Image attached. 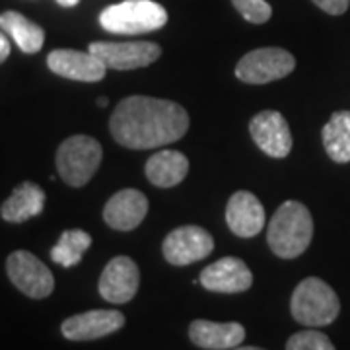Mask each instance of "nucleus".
Segmentation results:
<instances>
[{
  "label": "nucleus",
  "instance_id": "1",
  "mask_svg": "<svg viewBox=\"0 0 350 350\" xmlns=\"http://www.w3.org/2000/svg\"><path fill=\"white\" fill-rule=\"evenodd\" d=\"M189 131L183 105L150 96H129L117 103L109 119V133L117 144L131 150H150L172 144Z\"/></svg>",
  "mask_w": 350,
  "mask_h": 350
},
{
  "label": "nucleus",
  "instance_id": "2",
  "mask_svg": "<svg viewBox=\"0 0 350 350\" xmlns=\"http://www.w3.org/2000/svg\"><path fill=\"white\" fill-rule=\"evenodd\" d=\"M313 218L306 204L298 200L282 202L267 228V243L280 259H296L310 247Z\"/></svg>",
  "mask_w": 350,
  "mask_h": 350
},
{
  "label": "nucleus",
  "instance_id": "3",
  "mask_svg": "<svg viewBox=\"0 0 350 350\" xmlns=\"http://www.w3.org/2000/svg\"><path fill=\"white\" fill-rule=\"evenodd\" d=\"M292 317L306 327H323L333 323L340 312L335 290L325 280L310 276L296 286L290 301Z\"/></svg>",
  "mask_w": 350,
  "mask_h": 350
},
{
  "label": "nucleus",
  "instance_id": "4",
  "mask_svg": "<svg viewBox=\"0 0 350 350\" xmlns=\"http://www.w3.org/2000/svg\"><path fill=\"white\" fill-rule=\"evenodd\" d=\"M100 24L109 33L137 36L163 27L167 24V12L154 0H123L100 14Z\"/></svg>",
  "mask_w": 350,
  "mask_h": 350
},
{
  "label": "nucleus",
  "instance_id": "5",
  "mask_svg": "<svg viewBox=\"0 0 350 350\" xmlns=\"http://www.w3.org/2000/svg\"><path fill=\"white\" fill-rule=\"evenodd\" d=\"M101 144L88 135H75L63 140L57 150V172L70 187H84L101 163Z\"/></svg>",
  "mask_w": 350,
  "mask_h": 350
},
{
  "label": "nucleus",
  "instance_id": "6",
  "mask_svg": "<svg viewBox=\"0 0 350 350\" xmlns=\"http://www.w3.org/2000/svg\"><path fill=\"white\" fill-rule=\"evenodd\" d=\"M296 68L292 53L278 47H261L241 57L236 64V78L245 84H267L288 76Z\"/></svg>",
  "mask_w": 350,
  "mask_h": 350
},
{
  "label": "nucleus",
  "instance_id": "7",
  "mask_svg": "<svg viewBox=\"0 0 350 350\" xmlns=\"http://www.w3.org/2000/svg\"><path fill=\"white\" fill-rule=\"evenodd\" d=\"M6 273L14 286L33 300H43L55 290L49 267L29 251H14L6 259Z\"/></svg>",
  "mask_w": 350,
  "mask_h": 350
},
{
  "label": "nucleus",
  "instance_id": "8",
  "mask_svg": "<svg viewBox=\"0 0 350 350\" xmlns=\"http://www.w3.org/2000/svg\"><path fill=\"white\" fill-rule=\"evenodd\" d=\"M88 51L96 55L101 63L113 70H135L156 63L162 55L160 45L152 41H131V43H109L94 41Z\"/></svg>",
  "mask_w": 350,
  "mask_h": 350
},
{
  "label": "nucleus",
  "instance_id": "9",
  "mask_svg": "<svg viewBox=\"0 0 350 350\" xmlns=\"http://www.w3.org/2000/svg\"><path fill=\"white\" fill-rule=\"evenodd\" d=\"M214 250L213 236L200 226H181L170 232L162 243L165 261L175 267H185L202 261Z\"/></svg>",
  "mask_w": 350,
  "mask_h": 350
},
{
  "label": "nucleus",
  "instance_id": "10",
  "mask_svg": "<svg viewBox=\"0 0 350 350\" xmlns=\"http://www.w3.org/2000/svg\"><path fill=\"white\" fill-rule=\"evenodd\" d=\"M138 284H140L138 265L131 257L119 255L105 265L98 288L103 300L111 304H126L137 296Z\"/></svg>",
  "mask_w": 350,
  "mask_h": 350
},
{
  "label": "nucleus",
  "instance_id": "11",
  "mask_svg": "<svg viewBox=\"0 0 350 350\" xmlns=\"http://www.w3.org/2000/svg\"><path fill=\"white\" fill-rule=\"evenodd\" d=\"M250 133L255 144L271 158H286L292 150V133L282 113H257L250 123Z\"/></svg>",
  "mask_w": 350,
  "mask_h": 350
},
{
  "label": "nucleus",
  "instance_id": "12",
  "mask_svg": "<svg viewBox=\"0 0 350 350\" xmlns=\"http://www.w3.org/2000/svg\"><path fill=\"white\" fill-rule=\"evenodd\" d=\"M200 284L208 292L218 294H239L250 290L253 275L245 261L238 257H222L200 273Z\"/></svg>",
  "mask_w": 350,
  "mask_h": 350
},
{
  "label": "nucleus",
  "instance_id": "13",
  "mask_svg": "<svg viewBox=\"0 0 350 350\" xmlns=\"http://www.w3.org/2000/svg\"><path fill=\"white\" fill-rule=\"evenodd\" d=\"M125 325V315L115 310H90L64 319L61 331L68 340H94L111 335Z\"/></svg>",
  "mask_w": 350,
  "mask_h": 350
},
{
  "label": "nucleus",
  "instance_id": "14",
  "mask_svg": "<svg viewBox=\"0 0 350 350\" xmlns=\"http://www.w3.org/2000/svg\"><path fill=\"white\" fill-rule=\"evenodd\" d=\"M47 66L55 75L78 82H100L107 72V66L90 51L88 53L75 49L51 51L47 57Z\"/></svg>",
  "mask_w": 350,
  "mask_h": 350
},
{
  "label": "nucleus",
  "instance_id": "15",
  "mask_svg": "<svg viewBox=\"0 0 350 350\" xmlns=\"http://www.w3.org/2000/svg\"><path fill=\"white\" fill-rule=\"evenodd\" d=\"M148 213V199L137 189H123L105 202L103 220L117 232H131L142 224Z\"/></svg>",
  "mask_w": 350,
  "mask_h": 350
},
{
  "label": "nucleus",
  "instance_id": "16",
  "mask_svg": "<svg viewBox=\"0 0 350 350\" xmlns=\"http://www.w3.org/2000/svg\"><path fill=\"white\" fill-rule=\"evenodd\" d=\"M265 208L261 200L250 191L234 193L226 204V222L239 238H255L265 228Z\"/></svg>",
  "mask_w": 350,
  "mask_h": 350
},
{
  "label": "nucleus",
  "instance_id": "17",
  "mask_svg": "<svg viewBox=\"0 0 350 350\" xmlns=\"http://www.w3.org/2000/svg\"><path fill=\"white\" fill-rule=\"evenodd\" d=\"M191 340L204 350L238 349L245 338V329L236 321L232 323H214L206 319H197L189 325Z\"/></svg>",
  "mask_w": 350,
  "mask_h": 350
},
{
  "label": "nucleus",
  "instance_id": "18",
  "mask_svg": "<svg viewBox=\"0 0 350 350\" xmlns=\"http://www.w3.org/2000/svg\"><path fill=\"white\" fill-rule=\"evenodd\" d=\"M45 200H47L45 191L39 187L38 183L24 181V183H20L18 187L14 189L12 195L8 199L2 202L0 216L6 222L20 224V222H25V220L43 213Z\"/></svg>",
  "mask_w": 350,
  "mask_h": 350
},
{
  "label": "nucleus",
  "instance_id": "19",
  "mask_svg": "<svg viewBox=\"0 0 350 350\" xmlns=\"http://www.w3.org/2000/svg\"><path fill=\"white\" fill-rule=\"evenodd\" d=\"M146 177L156 187H175L189 174V160L177 150H160L148 158L146 162Z\"/></svg>",
  "mask_w": 350,
  "mask_h": 350
},
{
  "label": "nucleus",
  "instance_id": "20",
  "mask_svg": "<svg viewBox=\"0 0 350 350\" xmlns=\"http://www.w3.org/2000/svg\"><path fill=\"white\" fill-rule=\"evenodd\" d=\"M0 29L6 36H10L16 41V45L27 55L39 53L45 43L43 27L27 20L24 14L14 12V10H6L0 14Z\"/></svg>",
  "mask_w": 350,
  "mask_h": 350
},
{
  "label": "nucleus",
  "instance_id": "21",
  "mask_svg": "<svg viewBox=\"0 0 350 350\" xmlns=\"http://www.w3.org/2000/svg\"><path fill=\"white\" fill-rule=\"evenodd\" d=\"M323 146L327 156L337 163L350 162V111H337L331 115L323 126Z\"/></svg>",
  "mask_w": 350,
  "mask_h": 350
},
{
  "label": "nucleus",
  "instance_id": "22",
  "mask_svg": "<svg viewBox=\"0 0 350 350\" xmlns=\"http://www.w3.org/2000/svg\"><path fill=\"white\" fill-rule=\"evenodd\" d=\"M92 245V236L84 230H66L59 243L51 250V259L61 267H75L82 261L84 253Z\"/></svg>",
  "mask_w": 350,
  "mask_h": 350
},
{
  "label": "nucleus",
  "instance_id": "23",
  "mask_svg": "<svg viewBox=\"0 0 350 350\" xmlns=\"http://www.w3.org/2000/svg\"><path fill=\"white\" fill-rule=\"evenodd\" d=\"M288 350H333L335 345L331 342V338L319 333V331H300L296 335L288 338Z\"/></svg>",
  "mask_w": 350,
  "mask_h": 350
},
{
  "label": "nucleus",
  "instance_id": "24",
  "mask_svg": "<svg viewBox=\"0 0 350 350\" xmlns=\"http://www.w3.org/2000/svg\"><path fill=\"white\" fill-rule=\"evenodd\" d=\"M232 4L251 24H265L273 16V8L267 0H232Z\"/></svg>",
  "mask_w": 350,
  "mask_h": 350
},
{
  "label": "nucleus",
  "instance_id": "25",
  "mask_svg": "<svg viewBox=\"0 0 350 350\" xmlns=\"http://www.w3.org/2000/svg\"><path fill=\"white\" fill-rule=\"evenodd\" d=\"M312 2L331 16H340L347 12L350 6V0H312Z\"/></svg>",
  "mask_w": 350,
  "mask_h": 350
},
{
  "label": "nucleus",
  "instance_id": "26",
  "mask_svg": "<svg viewBox=\"0 0 350 350\" xmlns=\"http://www.w3.org/2000/svg\"><path fill=\"white\" fill-rule=\"evenodd\" d=\"M10 57V41L6 38V33L0 29V64L4 63Z\"/></svg>",
  "mask_w": 350,
  "mask_h": 350
},
{
  "label": "nucleus",
  "instance_id": "27",
  "mask_svg": "<svg viewBox=\"0 0 350 350\" xmlns=\"http://www.w3.org/2000/svg\"><path fill=\"white\" fill-rule=\"evenodd\" d=\"M57 2H59L61 6H64V8H72V6H76L80 0H57Z\"/></svg>",
  "mask_w": 350,
  "mask_h": 350
},
{
  "label": "nucleus",
  "instance_id": "28",
  "mask_svg": "<svg viewBox=\"0 0 350 350\" xmlns=\"http://www.w3.org/2000/svg\"><path fill=\"white\" fill-rule=\"evenodd\" d=\"M98 103H100L101 107H103V105H107V100H105V98H101V100L98 101Z\"/></svg>",
  "mask_w": 350,
  "mask_h": 350
}]
</instances>
